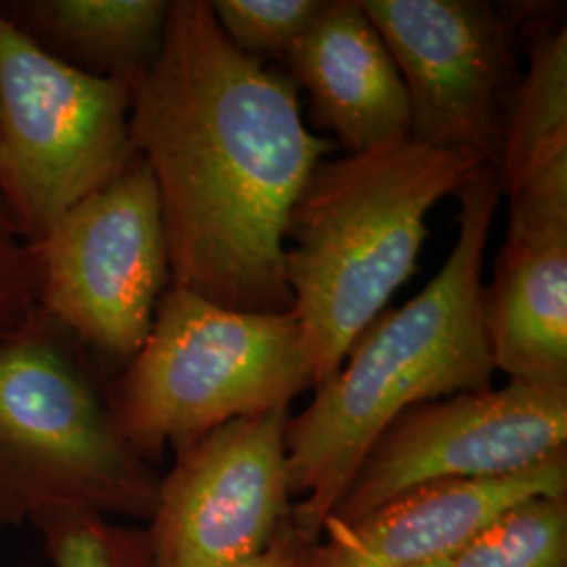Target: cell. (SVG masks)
<instances>
[{
  "mask_svg": "<svg viewBox=\"0 0 567 567\" xmlns=\"http://www.w3.org/2000/svg\"><path fill=\"white\" fill-rule=\"evenodd\" d=\"M507 196V238L484 290L489 355L511 383L567 385V161Z\"/></svg>",
  "mask_w": 567,
  "mask_h": 567,
  "instance_id": "obj_11",
  "label": "cell"
},
{
  "mask_svg": "<svg viewBox=\"0 0 567 567\" xmlns=\"http://www.w3.org/2000/svg\"><path fill=\"white\" fill-rule=\"evenodd\" d=\"M21 567H41V566H21Z\"/></svg>",
  "mask_w": 567,
  "mask_h": 567,
  "instance_id": "obj_23",
  "label": "cell"
},
{
  "mask_svg": "<svg viewBox=\"0 0 567 567\" xmlns=\"http://www.w3.org/2000/svg\"><path fill=\"white\" fill-rule=\"evenodd\" d=\"M482 166L412 137L316 166L290 210L284 252L313 386L414 276L431 208Z\"/></svg>",
  "mask_w": 567,
  "mask_h": 567,
  "instance_id": "obj_3",
  "label": "cell"
},
{
  "mask_svg": "<svg viewBox=\"0 0 567 567\" xmlns=\"http://www.w3.org/2000/svg\"><path fill=\"white\" fill-rule=\"evenodd\" d=\"M566 442L567 385L508 381L414 405L368 450L328 519H358L416 487L515 475Z\"/></svg>",
  "mask_w": 567,
  "mask_h": 567,
  "instance_id": "obj_8",
  "label": "cell"
},
{
  "mask_svg": "<svg viewBox=\"0 0 567 567\" xmlns=\"http://www.w3.org/2000/svg\"><path fill=\"white\" fill-rule=\"evenodd\" d=\"M39 299V265L32 244L0 236V337L32 313Z\"/></svg>",
  "mask_w": 567,
  "mask_h": 567,
  "instance_id": "obj_19",
  "label": "cell"
},
{
  "mask_svg": "<svg viewBox=\"0 0 567 567\" xmlns=\"http://www.w3.org/2000/svg\"><path fill=\"white\" fill-rule=\"evenodd\" d=\"M32 248L37 305L89 355L124 370L171 286L163 204L142 156L63 213Z\"/></svg>",
  "mask_w": 567,
  "mask_h": 567,
  "instance_id": "obj_7",
  "label": "cell"
},
{
  "mask_svg": "<svg viewBox=\"0 0 567 567\" xmlns=\"http://www.w3.org/2000/svg\"><path fill=\"white\" fill-rule=\"evenodd\" d=\"M131 140L158 187L171 286L292 311L288 217L337 147L305 124L295 81L227 41L210 2L173 0L161 55L131 86Z\"/></svg>",
  "mask_w": 567,
  "mask_h": 567,
  "instance_id": "obj_1",
  "label": "cell"
},
{
  "mask_svg": "<svg viewBox=\"0 0 567 567\" xmlns=\"http://www.w3.org/2000/svg\"><path fill=\"white\" fill-rule=\"evenodd\" d=\"M0 9L58 60L131 84L161 55L168 18L166 0H21Z\"/></svg>",
  "mask_w": 567,
  "mask_h": 567,
  "instance_id": "obj_14",
  "label": "cell"
},
{
  "mask_svg": "<svg viewBox=\"0 0 567 567\" xmlns=\"http://www.w3.org/2000/svg\"><path fill=\"white\" fill-rule=\"evenodd\" d=\"M423 567H452V559H442V561H435V564H429Z\"/></svg>",
  "mask_w": 567,
  "mask_h": 567,
  "instance_id": "obj_22",
  "label": "cell"
},
{
  "mask_svg": "<svg viewBox=\"0 0 567 567\" xmlns=\"http://www.w3.org/2000/svg\"><path fill=\"white\" fill-rule=\"evenodd\" d=\"M452 567H567V496H536L487 524Z\"/></svg>",
  "mask_w": 567,
  "mask_h": 567,
  "instance_id": "obj_16",
  "label": "cell"
},
{
  "mask_svg": "<svg viewBox=\"0 0 567 567\" xmlns=\"http://www.w3.org/2000/svg\"><path fill=\"white\" fill-rule=\"evenodd\" d=\"M322 0H215L210 11L227 41L264 61L282 58L322 11Z\"/></svg>",
  "mask_w": 567,
  "mask_h": 567,
  "instance_id": "obj_18",
  "label": "cell"
},
{
  "mask_svg": "<svg viewBox=\"0 0 567 567\" xmlns=\"http://www.w3.org/2000/svg\"><path fill=\"white\" fill-rule=\"evenodd\" d=\"M284 61L309 93L313 124L349 154L410 137L402 74L362 0H324Z\"/></svg>",
  "mask_w": 567,
  "mask_h": 567,
  "instance_id": "obj_13",
  "label": "cell"
},
{
  "mask_svg": "<svg viewBox=\"0 0 567 567\" xmlns=\"http://www.w3.org/2000/svg\"><path fill=\"white\" fill-rule=\"evenodd\" d=\"M131 86L58 60L0 9V196L23 243L137 156Z\"/></svg>",
  "mask_w": 567,
  "mask_h": 567,
  "instance_id": "obj_6",
  "label": "cell"
},
{
  "mask_svg": "<svg viewBox=\"0 0 567 567\" xmlns=\"http://www.w3.org/2000/svg\"><path fill=\"white\" fill-rule=\"evenodd\" d=\"M53 567H154L147 532L121 526L86 508H53L39 515Z\"/></svg>",
  "mask_w": 567,
  "mask_h": 567,
  "instance_id": "obj_17",
  "label": "cell"
},
{
  "mask_svg": "<svg viewBox=\"0 0 567 567\" xmlns=\"http://www.w3.org/2000/svg\"><path fill=\"white\" fill-rule=\"evenodd\" d=\"M158 484L89 353L37 305L0 337V532L53 508L150 519Z\"/></svg>",
  "mask_w": 567,
  "mask_h": 567,
  "instance_id": "obj_4",
  "label": "cell"
},
{
  "mask_svg": "<svg viewBox=\"0 0 567 567\" xmlns=\"http://www.w3.org/2000/svg\"><path fill=\"white\" fill-rule=\"evenodd\" d=\"M567 161L566 25L532 42L526 79L515 86L496 175L501 192Z\"/></svg>",
  "mask_w": 567,
  "mask_h": 567,
  "instance_id": "obj_15",
  "label": "cell"
},
{
  "mask_svg": "<svg viewBox=\"0 0 567 567\" xmlns=\"http://www.w3.org/2000/svg\"><path fill=\"white\" fill-rule=\"evenodd\" d=\"M313 386L292 311L250 313L168 286L140 353L110 389L124 442L145 463Z\"/></svg>",
  "mask_w": 567,
  "mask_h": 567,
  "instance_id": "obj_5",
  "label": "cell"
},
{
  "mask_svg": "<svg viewBox=\"0 0 567 567\" xmlns=\"http://www.w3.org/2000/svg\"><path fill=\"white\" fill-rule=\"evenodd\" d=\"M0 236H16V238H20L18 225L13 221L11 210H9V206L2 200V196H0Z\"/></svg>",
  "mask_w": 567,
  "mask_h": 567,
  "instance_id": "obj_21",
  "label": "cell"
},
{
  "mask_svg": "<svg viewBox=\"0 0 567 567\" xmlns=\"http://www.w3.org/2000/svg\"><path fill=\"white\" fill-rule=\"evenodd\" d=\"M307 545L309 543H305L301 534L288 522L259 557L246 561L240 567H301Z\"/></svg>",
  "mask_w": 567,
  "mask_h": 567,
  "instance_id": "obj_20",
  "label": "cell"
},
{
  "mask_svg": "<svg viewBox=\"0 0 567 567\" xmlns=\"http://www.w3.org/2000/svg\"><path fill=\"white\" fill-rule=\"evenodd\" d=\"M536 496H567V452L522 473L410 489L358 519H328L301 567H423L454 555L487 524Z\"/></svg>",
  "mask_w": 567,
  "mask_h": 567,
  "instance_id": "obj_12",
  "label": "cell"
},
{
  "mask_svg": "<svg viewBox=\"0 0 567 567\" xmlns=\"http://www.w3.org/2000/svg\"><path fill=\"white\" fill-rule=\"evenodd\" d=\"M494 166L458 189V236L440 274L412 301L383 311L351 344L341 368L316 385L286 425V456L305 543L320 538L368 450L405 410L489 389L496 372L484 328V252L501 198Z\"/></svg>",
  "mask_w": 567,
  "mask_h": 567,
  "instance_id": "obj_2",
  "label": "cell"
},
{
  "mask_svg": "<svg viewBox=\"0 0 567 567\" xmlns=\"http://www.w3.org/2000/svg\"><path fill=\"white\" fill-rule=\"evenodd\" d=\"M402 74L410 137L484 166L501 158L515 60L508 25L482 0H362Z\"/></svg>",
  "mask_w": 567,
  "mask_h": 567,
  "instance_id": "obj_10",
  "label": "cell"
},
{
  "mask_svg": "<svg viewBox=\"0 0 567 567\" xmlns=\"http://www.w3.org/2000/svg\"><path fill=\"white\" fill-rule=\"evenodd\" d=\"M288 408L236 419L175 454L147 532L154 567H240L288 524Z\"/></svg>",
  "mask_w": 567,
  "mask_h": 567,
  "instance_id": "obj_9",
  "label": "cell"
}]
</instances>
